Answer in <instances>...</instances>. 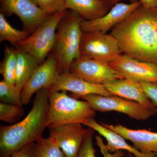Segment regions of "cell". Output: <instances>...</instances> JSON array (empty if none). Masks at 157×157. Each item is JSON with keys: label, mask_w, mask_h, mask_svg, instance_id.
<instances>
[{"label": "cell", "mask_w": 157, "mask_h": 157, "mask_svg": "<svg viewBox=\"0 0 157 157\" xmlns=\"http://www.w3.org/2000/svg\"><path fill=\"white\" fill-rule=\"evenodd\" d=\"M67 11L63 9L50 16L16 48L29 53L42 64L53 49L58 26Z\"/></svg>", "instance_id": "obj_5"}, {"label": "cell", "mask_w": 157, "mask_h": 157, "mask_svg": "<svg viewBox=\"0 0 157 157\" xmlns=\"http://www.w3.org/2000/svg\"><path fill=\"white\" fill-rule=\"evenodd\" d=\"M101 124L132 142L133 146L142 153L157 155V132L142 129L133 130L121 124Z\"/></svg>", "instance_id": "obj_16"}, {"label": "cell", "mask_w": 157, "mask_h": 157, "mask_svg": "<svg viewBox=\"0 0 157 157\" xmlns=\"http://www.w3.org/2000/svg\"><path fill=\"white\" fill-rule=\"evenodd\" d=\"M83 19L77 13L69 10L57 29L56 38L52 54L58 62L59 74L70 71L73 61L80 57Z\"/></svg>", "instance_id": "obj_3"}, {"label": "cell", "mask_w": 157, "mask_h": 157, "mask_svg": "<svg viewBox=\"0 0 157 157\" xmlns=\"http://www.w3.org/2000/svg\"><path fill=\"white\" fill-rule=\"evenodd\" d=\"M32 157H66L61 150L49 137L36 142Z\"/></svg>", "instance_id": "obj_22"}, {"label": "cell", "mask_w": 157, "mask_h": 157, "mask_svg": "<svg viewBox=\"0 0 157 157\" xmlns=\"http://www.w3.org/2000/svg\"><path fill=\"white\" fill-rule=\"evenodd\" d=\"M21 92L15 84L9 83L4 79L0 82L1 102L22 107Z\"/></svg>", "instance_id": "obj_23"}, {"label": "cell", "mask_w": 157, "mask_h": 157, "mask_svg": "<svg viewBox=\"0 0 157 157\" xmlns=\"http://www.w3.org/2000/svg\"><path fill=\"white\" fill-rule=\"evenodd\" d=\"M124 78L136 82L157 83V66L121 54L109 63Z\"/></svg>", "instance_id": "obj_11"}, {"label": "cell", "mask_w": 157, "mask_h": 157, "mask_svg": "<svg viewBox=\"0 0 157 157\" xmlns=\"http://www.w3.org/2000/svg\"><path fill=\"white\" fill-rule=\"evenodd\" d=\"M70 71L93 84L103 85L109 82L124 78L107 63L82 56L73 61Z\"/></svg>", "instance_id": "obj_8"}, {"label": "cell", "mask_w": 157, "mask_h": 157, "mask_svg": "<svg viewBox=\"0 0 157 157\" xmlns=\"http://www.w3.org/2000/svg\"><path fill=\"white\" fill-rule=\"evenodd\" d=\"M1 11L5 16L17 15L22 23L24 30L30 34L50 16L32 0H1Z\"/></svg>", "instance_id": "obj_9"}, {"label": "cell", "mask_w": 157, "mask_h": 157, "mask_svg": "<svg viewBox=\"0 0 157 157\" xmlns=\"http://www.w3.org/2000/svg\"><path fill=\"white\" fill-rule=\"evenodd\" d=\"M103 85L112 95L137 102L157 113V107L146 95L139 82L123 78L109 82Z\"/></svg>", "instance_id": "obj_15"}, {"label": "cell", "mask_w": 157, "mask_h": 157, "mask_svg": "<svg viewBox=\"0 0 157 157\" xmlns=\"http://www.w3.org/2000/svg\"><path fill=\"white\" fill-rule=\"evenodd\" d=\"M27 31H21L14 28L8 22L5 15L0 13V40L6 41L11 45L17 46L21 42L29 36Z\"/></svg>", "instance_id": "obj_21"}, {"label": "cell", "mask_w": 157, "mask_h": 157, "mask_svg": "<svg viewBox=\"0 0 157 157\" xmlns=\"http://www.w3.org/2000/svg\"><path fill=\"white\" fill-rule=\"evenodd\" d=\"M140 5V2L117 3L102 17L90 21L82 20L81 23L82 31V33L101 32L107 33L109 30L130 17Z\"/></svg>", "instance_id": "obj_12"}, {"label": "cell", "mask_w": 157, "mask_h": 157, "mask_svg": "<svg viewBox=\"0 0 157 157\" xmlns=\"http://www.w3.org/2000/svg\"><path fill=\"white\" fill-rule=\"evenodd\" d=\"M80 56L109 63L122 54L117 39L113 35L101 32L83 33Z\"/></svg>", "instance_id": "obj_7"}, {"label": "cell", "mask_w": 157, "mask_h": 157, "mask_svg": "<svg viewBox=\"0 0 157 157\" xmlns=\"http://www.w3.org/2000/svg\"><path fill=\"white\" fill-rule=\"evenodd\" d=\"M17 64L16 48L6 45L4 59L0 66V73L3 76V79L11 84H15Z\"/></svg>", "instance_id": "obj_20"}, {"label": "cell", "mask_w": 157, "mask_h": 157, "mask_svg": "<svg viewBox=\"0 0 157 157\" xmlns=\"http://www.w3.org/2000/svg\"><path fill=\"white\" fill-rule=\"evenodd\" d=\"M65 9L76 12L87 21L102 17L109 10L102 0H66Z\"/></svg>", "instance_id": "obj_18"}, {"label": "cell", "mask_w": 157, "mask_h": 157, "mask_svg": "<svg viewBox=\"0 0 157 157\" xmlns=\"http://www.w3.org/2000/svg\"><path fill=\"white\" fill-rule=\"evenodd\" d=\"M96 131L88 127V132L79 151L78 157H96L93 145V136Z\"/></svg>", "instance_id": "obj_26"}, {"label": "cell", "mask_w": 157, "mask_h": 157, "mask_svg": "<svg viewBox=\"0 0 157 157\" xmlns=\"http://www.w3.org/2000/svg\"><path fill=\"white\" fill-rule=\"evenodd\" d=\"M130 2H140L146 9L157 11V0H130Z\"/></svg>", "instance_id": "obj_30"}, {"label": "cell", "mask_w": 157, "mask_h": 157, "mask_svg": "<svg viewBox=\"0 0 157 157\" xmlns=\"http://www.w3.org/2000/svg\"><path fill=\"white\" fill-rule=\"evenodd\" d=\"M141 87L149 99L157 107V83L140 82Z\"/></svg>", "instance_id": "obj_27"}, {"label": "cell", "mask_w": 157, "mask_h": 157, "mask_svg": "<svg viewBox=\"0 0 157 157\" xmlns=\"http://www.w3.org/2000/svg\"><path fill=\"white\" fill-rule=\"evenodd\" d=\"M81 124L70 123L52 127L49 138L64 154L66 157H78L88 132Z\"/></svg>", "instance_id": "obj_10"}, {"label": "cell", "mask_w": 157, "mask_h": 157, "mask_svg": "<svg viewBox=\"0 0 157 157\" xmlns=\"http://www.w3.org/2000/svg\"><path fill=\"white\" fill-rule=\"evenodd\" d=\"M42 11L52 15L65 9L66 0H32Z\"/></svg>", "instance_id": "obj_25"}, {"label": "cell", "mask_w": 157, "mask_h": 157, "mask_svg": "<svg viewBox=\"0 0 157 157\" xmlns=\"http://www.w3.org/2000/svg\"><path fill=\"white\" fill-rule=\"evenodd\" d=\"M49 91H70L71 97L76 99L87 95L113 96L104 87V85L93 84L83 80L70 71L58 74L52 85L48 89Z\"/></svg>", "instance_id": "obj_13"}, {"label": "cell", "mask_w": 157, "mask_h": 157, "mask_svg": "<svg viewBox=\"0 0 157 157\" xmlns=\"http://www.w3.org/2000/svg\"><path fill=\"white\" fill-rule=\"evenodd\" d=\"M83 125L91 128L103 136L107 140V144L106 145L110 152L114 153L119 151L125 150L139 157H157L156 155L142 153L127 143L126 139L121 135L102 125L101 123H98L94 118L89 120Z\"/></svg>", "instance_id": "obj_17"}, {"label": "cell", "mask_w": 157, "mask_h": 157, "mask_svg": "<svg viewBox=\"0 0 157 157\" xmlns=\"http://www.w3.org/2000/svg\"><path fill=\"white\" fill-rule=\"evenodd\" d=\"M58 62L53 55L49 56L40 65L21 92L23 105L30 102L34 94L42 88H49L58 75Z\"/></svg>", "instance_id": "obj_14"}, {"label": "cell", "mask_w": 157, "mask_h": 157, "mask_svg": "<svg viewBox=\"0 0 157 157\" xmlns=\"http://www.w3.org/2000/svg\"><path fill=\"white\" fill-rule=\"evenodd\" d=\"M122 54L157 66V11L142 5L112 29Z\"/></svg>", "instance_id": "obj_1"}, {"label": "cell", "mask_w": 157, "mask_h": 157, "mask_svg": "<svg viewBox=\"0 0 157 157\" xmlns=\"http://www.w3.org/2000/svg\"><path fill=\"white\" fill-rule=\"evenodd\" d=\"M48 127L70 123L82 125L96 115L87 101L68 96L66 91H49Z\"/></svg>", "instance_id": "obj_4"}, {"label": "cell", "mask_w": 157, "mask_h": 157, "mask_svg": "<svg viewBox=\"0 0 157 157\" xmlns=\"http://www.w3.org/2000/svg\"><path fill=\"white\" fill-rule=\"evenodd\" d=\"M96 143L98 147L101 150V152L104 157H122L124 155V153L121 151H119L111 154L107 148V145L103 143V139L100 136H95Z\"/></svg>", "instance_id": "obj_28"}, {"label": "cell", "mask_w": 157, "mask_h": 157, "mask_svg": "<svg viewBox=\"0 0 157 157\" xmlns=\"http://www.w3.org/2000/svg\"><path fill=\"white\" fill-rule=\"evenodd\" d=\"M24 113L22 107L2 102L0 103V120L3 121L9 124L17 123Z\"/></svg>", "instance_id": "obj_24"}, {"label": "cell", "mask_w": 157, "mask_h": 157, "mask_svg": "<svg viewBox=\"0 0 157 157\" xmlns=\"http://www.w3.org/2000/svg\"><path fill=\"white\" fill-rule=\"evenodd\" d=\"M125 157H139L135 155L132 154L128 153V155H127Z\"/></svg>", "instance_id": "obj_32"}, {"label": "cell", "mask_w": 157, "mask_h": 157, "mask_svg": "<svg viewBox=\"0 0 157 157\" xmlns=\"http://www.w3.org/2000/svg\"><path fill=\"white\" fill-rule=\"evenodd\" d=\"M36 144V142L28 144L9 157H32Z\"/></svg>", "instance_id": "obj_29"}, {"label": "cell", "mask_w": 157, "mask_h": 157, "mask_svg": "<svg viewBox=\"0 0 157 157\" xmlns=\"http://www.w3.org/2000/svg\"><path fill=\"white\" fill-rule=\"evenodd\" d=\"M80 98L87 101L96 111H116L126 114L131 118L137 121H146L157 114L137 102L117 96L93 94L82 96Z\"/></svg>", "instance_id": "obj_6"}, {"label": "cell", "mask_w": 157, "mask_h": 157, "mask_svg": "<svg viewBox=\"0 0 157 157\" xmlns=\"http://www.w3.org/2000/svg\"><path fill=\"white\" fill-rule=\"evenodd\" d=\"M36 93L32 109L23 120L0 127L1 157H9L42 137V133L48 127L49 91L42 88Z\"/></svg>", "instance_id": "obj_2"}, {"label": "cell", "mask_w": 157, "mask_h": 157, "mask_svg": "<svg viewBox=\"0 0 157 157\" xmlns=\"http://www.w3.org/2000/svg\"><path fill=\"white\" fill-rule=\"evenodd\" d=\"M16 50L17 64L15 84L21 91L41 64L29 53L17 48Z\"/></svg>", "instance_id": "obj_19"}, {"label": "cell", "mask_w": 157, "mask_h": 157, "mask_svg": "<svg viewBox=\"0 0 157 157\" xmlns=\"http://www.w3.org/2000/svg\"><path fill=\"white\" fill-rule=\"evenodd\" d=\"M104 4L108 7L109 9H111L113 6H114L117 3L121 2L123 0H102Z\"/></svg>", "instance_id": "obj_31"}]
</instances>
